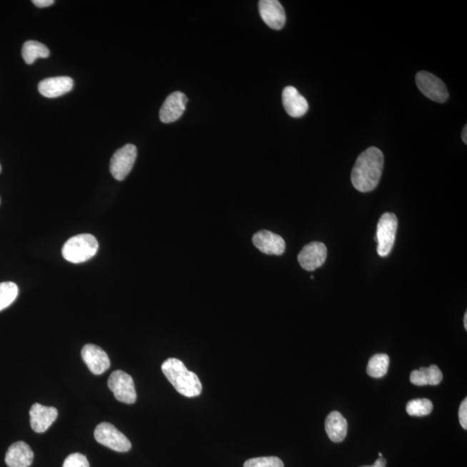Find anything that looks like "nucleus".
Here are the masks:
<instances>
[{
  "label": "nucleus",
  "instance_id": "f257e3e1",
  "mask_svg": "<svg viewBox=\"0 0 467 467\" xmlns=\"http://www.w3.org/2000/svg\"><path fill=\"white\" fill-rule=\"evenodd\" d=\"M384 165L383 151L371 146L358 156L351 171V183L355 189L370 192L378 187Z\"/></svg>",
  "mask_w": 467,
  "mask_h": 467
},
{
  "label": "nucleus",
  "instance_id": "f03ea898",
  "mask_svg": "<svg viewBox=\"0 0 467 467\" xmlns=\"http://www.w3.org/2000/svg\"><path fill=\"white\" fill-rule=\"evenodd\" d=\"M161 368L164 375L180 395L196 397L202 392L203 386L199 376L188 370L179 359L168 358L163 363Z\"/></svg>",
  "mask_w": 467,
  "mask_h": 467
},
{
  "label": "nucleus",
  "instance_id": "7ed1b4c3",
  "mask_svg": "<svg viewBox=\"0 0 467 467\" xmlns=\"http://www.w3.org/2000/svg\"><path fill=\"white\" fill-rule=\"evenodd\" d=\"M99 243L90 234L71 237L64 245L61 253L65 260L78 264L87 261L96 255Z\"/></svg>",
  "mask_w": 467,
  "mask_h": 467
},
{
  "label": "nucleus",
  "instance_id": "20e7f679",
  "mask_svg": "<svg viewBox=\"0 0 467 467\" xmlns=\"http://www.w3.org/2000/svg\"><path fill=\"white\" fill-rule=\"evenodd\" d=\"M397 227L398 219L393 213L386 212L380 217L376 241L378 243V253L381 257L388 256L394 247Z\"/></svg>",
  "mask_w": 467,
  "mask_h": 467
},
{
  "label": "nucleus",
  "instance_id": "39448f33",
  "mask_svg": "<svg viewBox=\"0 0 467 467\" xmlns=\"http://www.w3.org/2000/svg\"><path fill=\"white\" fill-rule=\"evenodd\" d=\"M110 391L117 401L126 404L136 401V389L132 376L122 371H116L110 375L108 382Z\"/></svg>",
  "mask_w": 467,
  "mask_h": 467
},
{
  "label": "nucleus",
  "instance_id": "423d86ee",
  "mask_svg": "<svg viewBox=\"0 0 467 467\" xmlns=\"http://www.w3.org/2000/svg\"><path fill=\"white\" fill-rule=\"evenodd\" d=\"M95 438L98 443L119 453L129 452L132 448L128 438L111 423H102L98 425L95 430Z\"/></svg>",
  "mask_w": 467,
  "mask_h": 467
},
{
  "label": "nucleus",
  "instance_id": "0eeeda50",
  "mask_svg": "<svg viewBox=\"0 0 467 467\" xmlns=\"http://www.w3.org/2000/svg\"><path fill=\"white\" fill-rule=\"evenodd\" d=\"M416 81L418 89L428 99L439 104L448 101V90L439 77L427 71H420L417 73Z\"/></svg>",
  "mask_w": 467,
  "mask_h": 467
},
{
  "label": "nucleus",
  "instance_id": "6e6552de",
  "mask_svg": "<svg viewBox=\"0 0 467 467\" xmlns=\"http://www.w3.org/2000/svg\"><path fill=\"white\" fill-rule=\"evenodd\" d=\"M137 159L136 146L132 144L126 145L117 150L110 161V171L113 177L122 181L130 174Z\"/></svg>",
  "mask_w": 467,
  "mask_h": 467
},
{
  "label": "nucleus",
  "instance_id": "1a4fd4ad",
  "mask_svg": "<svg viewBox=\"0 0 467 467\" xmlns=\"http://www.w3.org/2000/svg\"><path fill=\"white\" fill-rule=\"evenodd\" d=\"M326 257V246L318 241H313L302 248L298 253V261L303 269L314 271L325 263Z\"/></svg>",
  "mask_w": 467,
  "mask_h": 467
},
{
  "label": "nucleus",
  "instance_id": "9d476101",
  "mask_svg": "<svg viewBox=\"0 0 467 467\" xmlns=\"http://www.w3.org/2000/svg\"><path fill=\"white\" fill-rule=\"evenodd\" d=\"M260 15L267 26L273 30H281L286 24V14L283 6L278 0H261Z\"/></svg>",
  "mask_w": 467,
  "mask_h": 467
},
{
  "label": "nucleus",
  "instance_id": "9b49d317",
  "mask_svg": "<svg viewBox=\"0 0 467 467\" xmlns=\"http://www.w3.org/2000/svg\"><path fill=\"white\" fill-rule=\"evenodd\" d=\"M253 243L266 255L281 256L286 251V243L281 236L271 231H261L253 236Z\"/></svg>",
  "mask_w": 467,
  "mask_h": 467
},
{
  "label": "nucleus",
  "instance_id": "f8f14e48",
  "mask_svg": "<svg viewBox=\"0 0 467 467\" xmlns=\"http://www.w3.org/2000/svg\"><path fill=\"white\" fill-rule=\"evenodd\" d=\"M188 98L182 92L171 94L164 102L159 118L163 123H173L177 121L186 111Z\"/></svg>",
  "mask_w": 467,
  "mask_h": 467
},
{
  "label": "nucleus",
  "instance_id": "ddd939ff",
  "mask_svg": "<svg viewBox=\"0 0 467 467\" xmlns=\"http://www.w3.org/2000/svg\"><path fill=\"white\" fill-rule=\"evenodd\" d=\"M81 358L93 374H104L110 368L109 356L99 346L86 345L81 350Z\"/></svg>",
  "mask_w": 467,
  "mask_h": 467
},
{
  "label": "nucleus",
  "instance_id": "4468645a",
  "mask_svg": "<svg viewBox=\"0 0 467 467\" xmlns=\"http://www.w3.org/2000/svg\"><path fill=\"white\" fill-rule=\"evenodd\" d=\"M59 416V411L53 407H46L40 403L32 405L30 411L31 427L39 433L46 432Z\"/></svg>",
  "mask_w": 467,
  "mask_h": 467
},
{
  "label": "nucleus",
  "instance_id": "2eb2a0df",
  "mask_svg": "<svg viewBox=\"0 0 467 467\" xmlns=\"http://www.w3.org/2000/svg\"><path fill=\"white\" fill-rule=\"evenodd\" d=\"M282 104L286 113L291 117L300 118L304 116L308 111V102L300 92L292 86H288L282 92Z\"/></svg>",
  "mask_w": 467,
  "mask_h": 467
},
{
  "label": "nucleus",
  "instance_id": "dca6fc26",
  "mask_svg": "<svg viewBox=\"0 0 467 467\" xmlns=\"http://www.w3.org/2000/svg\"><path fill=\"white\" fill-rule=\"evenodd\" d=\"M73 86L74 81L71 77H51L40 81L39 91L45 97L56 98L71 92Z\"/></svg>",
  "mask_w": 467,
  "mask_h": 467
},
{
  "label": "nucleus",
  "instance_id": "f3484780",
  "mask_svg": "<svg viewBox=\"0 0 467 467\" xmlns=\"http://www.w3.org/2000/svg\"><path fill=\"white\" fill-rule=\"evenodd\" d=\"M34 458V453L30 446L26 442L18 441L8 448L5 461L9 467H30Z\"/></svg>",
  "mask_w": 467,
  "mask_h": 467
},
{
  "label": "nucleus",
  "instance_id": "a211bd4d",
  "mask_svg": "<svg viewBox=\"0 0 467 467\" xmlns=\"http://www.w3.org/2000/svg\"><path fill=\"white\" fill-rule=\"evenodd\" d=\"M325 428L330 440L335 443H339L345 440L347 436V421L339 412H331L326 417Z\"/></svg>",
  "mask_w": 467,
  "mask_h": 467
},
{
  "label": "nucleus",
  "instance_id": "6ab92c4d",
  "mask_svg": "<svg viewBox=\"0 0 467 467\" xmlns=\"http://www.w3.org/2000/svg\"><path fill=\"white\" fill-rule=\"evenodd\" d=\"M442 379L443 375L437 366L420 368L419 370L413 371L411 374V382L416 386L438 385Z\"/></svg>",
  "mask_w": 467,
  "mask_h": 467
},
{
  "label": "nucleus",
  "instance_id": "aec40b11",
  "mask_svg": "<svg viewBox=\"0 0 467 467\" xmlns=\"http://www.w3.org/2000/svg\"><path fill=\"white\" fill-rule=\"evenodd\" d=\"M50 51L44 44L36 41H27L22 48V56L27 64H32L38 59H47Z\"/></svg>",
  "mask_w": 467,
  "mask_h": 467
},
{
  "label": "nucleus",
  "instance_id": "412c9836",
  "mask_svg": "<svg viewBox=\"0 0 467 467\" xmlns=\"http://www.w3.org/2000/svg\"><path fill=\"white\" fill-rule=\"evenodd\" d=\"M389 366V356L387 354H376L368 363L366 371L371 378H381L387 374Z\"/></svg>",
  "mask_w": 467,
  "mask_h": 467
},
{
  "label": "nucleus",
  "instance_id": "4be33fe9",
  "mask_svg": "<svg viewBox=\"0 0 467 467\" xmlns=\"http://www.w3.org/2000/svg\"><path fill=\"white\" fill-rule=\"evenodd\" d=\"M18 294V286L14 282L9 281L0 283V311L11 306L17 298Z\"/></svg>",
  "mask_w": 467,
  "mask_h": 467
},
{
  "label": "nucleus",
  "instance_id": "5701e85b",
  "mask_svg": "<svg viewBox=\"0 0 467 467\" xmlns=\"http://www.w3.org/2000/svg\"><path fill=\"white\" fill-rule=\"evenodd\" d=\"M432 401L428 399H416L408 401L406 411L411 416H426L433 411Z\"/></svg>",
  "mask_w": 467,
  "mask_h": 467
},
{
  "label": "nucleus",
  "instance_id": "b1692460",
  "mask_svg": "<svg viewBox=\"0 0 467 467\" xmlns=\"http://www.w3.org/2000/svg\"><path fill=\"white\" fill-rule=\"evenodd\" d=\"M243 467H284V464L277 457H261L251 458L244 463Z\"/></svg>",
  "mask_w": 467,
  "mask_h": 467
},
{
  "label": "nucleus",
  "instance_id": "393cba45",
  "mask_svg": "<svg viewBox=\"0 0 467 467\" xmlns=\"http://www.w3.org/2000/svg\"><path fill=\"white\" fill-rule=\"evenodd\" d=\"M63 467H90L88 458L84 454L72 453L64 461Z\"/></svg>",
  "mask_w": 467,
  "mask_h": 467
},
{
  "label": "nucleus",
  "instance_id": "a878e982",
  "mask_svg": "<svg viewBox=\"0 0 467 467\" xmlns=\"http://www.w3.org/2000/svg\"><path fill=\"white\" fill-rule=\"evenodd\" d=\"M458 419L461 427L465 430L467 429V399L462 401L460 409H458Z\"/></svg>",
  "mask_w": 467,
  "mask_h": 467
},
{
  "label": "nucleus",
  "instance_id": "bb28decb",
  "mask_svg": "<svg viewBox=\"0 0 467 467\" xmlns=\"http://www.w3.org/2000/svg\"><path fill=\"white\" fill-rule=\"evenodd\" d=\"M32 3H34L36 6L44 8L52 6L55 1L54 0H34Z\"/></svg>",
  "mask_w": 467,
  "mask_h": 467
},
{
  "label": "nucleus",
  "instance_id": "cd10ccee",
  "mask_svg": "<svg viewBox=\"0 0 467 467\" xmlns=\"http://www.w3.org/2000/svg\"><path fill=\"white\" fill-rule=\"evenodd\" d=\"M387 461L384 458L381 457L378 458L372 466H364L360 467H386Z\"/></svg>",
  "mask_w": 467,
  "mask_h": 467
},
{
  "label": "nucleus",
  "instance_id": "c85d7f7f",
  "mask_svg": "<svg viewBox=\"0 0 467 467\" xmlns=\"http://www.w3.org/2000/svg\"><path fill=\"white\" fill-rule=\"evenodd\" d=\"M462 141H464L465 144H467V126H465V128L462 131Z\"/></svg>",
  "mask_w": 467,
  "mask_h": 467
},
{
  "label": "nucleus",
  "instance_id": "c756f323",
  "mask_svg": "<svg viewBox=\"0 0 467 467\" xmlns=\"http://www.w3.org/2000/svg\"><path fill=\"white\" fill-rule=\"evenodd\" d=\"M464 326L465 329L467 330V313H465L464 316Z\"/></svg>",
  "mask_w": 467,
  "mask_h": 467
},
{
  "label": "nucleus",
  "instance_id": "7c9ffc66",
  "mask_svg": "<svg viewBox=\"0 0 467 467\" xmlns=\"http://www.w3.org/2000/svg\"><path fill=\"white\" fill-rule=\"evenodd\" d=\"M378 456H379V458L383 457V453H378Z\"/></svg>",
  "mask_w": 467,
  "mask_h": 467
},
{
  "label": "nucleus",
  "instance_id": "2f4dec72",
  "mask_svg": "<svg viewBox=\"0 0 467 467\" xmlns=\"http://www.w3.org/2000/svg\"><path fill=\"white\" fill-rule=\"evenodd\" d=\"M1 171H2V168L1 166H0V173H1Z\"/></svg>",
  "mask_w": 467,
  "mask_h": 467
}]
</instances>
